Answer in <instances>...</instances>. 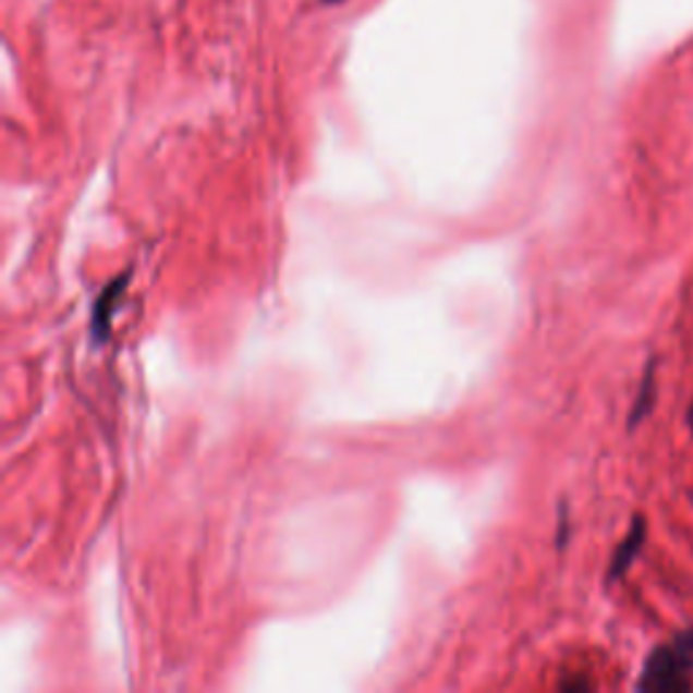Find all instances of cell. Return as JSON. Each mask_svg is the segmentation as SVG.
I'll use <instances>...</instances> for the list:
<instances>
[{
  "instance_id": "cell-4",
  "label": "cell",
  "mask_w": 693,
  "mask_h": 693,
  "mask_svg": "<svg viewBox=\"0 0 693 693\" xmlns=\"http://www.w3.org/2000/svg\"><path fill=\"white\" fill-rule=\"evenodd\" d=\"M653 401H656V366H647L645 372V379H642V388H640V396H636L634 406H631V421L629 426L634 428L636 423H642L647 417V412H651Z\"/></svg>"
},
{
  "instance_id": "cell-2",
  "label": "cell",
  "mask_w": 693,
  "mask_h": 693,
  "mask_svg": "<svg viewBox=\"0 0 693 693\" xmlns=\"http://www.w3.org/2000/svg\"><path fill=\"white\" fill-rule=\"evenodd\" d=\"M125 277L114 279V282H109V288L100 293V299L95 301L93 306V320H89V333H93L95 342H104L106 337H109V326H111V317H114L117 312V301L122 299V293H125Z\"/></svg>"
},
{
  "instance_id": "cell-1",
  "label": "cell",
  "mask_w": 693,
  "mask_h": 693,
  "mask_svg": "<svg viewBox=\"0 0 693 693\" xmlns=\"http://www.w3.org/2000/svg\"><path fill=\"white\" fill-rule=\"evenodd\" d=\"M640 691H691L693 689V631L674 636L669 645L656 647L647 656Z\"/></svg>"
},
{
  "instance_id": "cell-3",
  "label": "cell",
  "mask_w": 693,
  "mask_h": 693,
  "mask_svg": "<svg viewBox=\"0 0 693 693\" xmlns=\"http://www.w3.org/2000/svg\"><path fill=\"white\" fill-rule=\"evenodd\" d=\"M645 534H647L645 518H634V525H631L629 536L620 542L618 550H615V556H612V563H609V583L618 578H623V574L629 572L631 563H634V558L640 556L642 545H645Z\"/></svg>"
},
{
  "instance_id": "cell-5",
  "label": "cell",
  "mask_w": 693,
  "mask_h": 693,
  "mask_svg": "<svg viewBox=\"0 0 693 693\" xmlns=\"http://www.w3.org/2000/svg\"><path fill=\"white\" fill-rule=\"evenodd\" d=\"M689 426H691V434H693V404H691V410H689Z\"/></svg>"
},
{
  "instance_id": "cell-6",
  "label": "cell",
  "mask_w": 693,
  "mask_h": 693,
  "mask_svg": "<svg viewBox=\"0 0 693 693\" xmlns=\"http://www.w3.org/2000/svg\"><path fill=\"white\" fill-rule=\"evenodd\" d=\"M328 3H337V0H328Z\"/></svg>"
}]
</instances>
